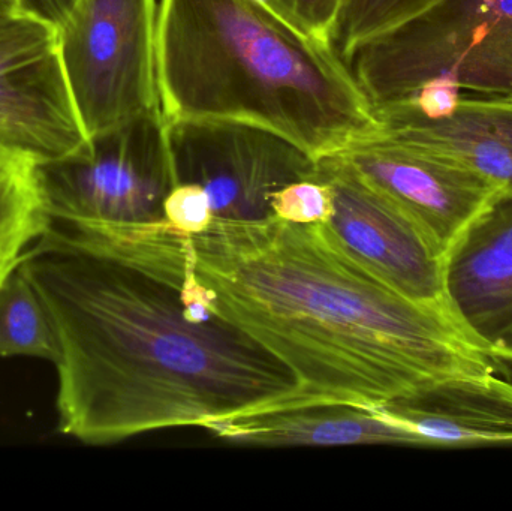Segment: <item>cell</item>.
<instances>
[{"label":"cell","mask_w":512,"mask_h":511,"mask_svg":"<svg viewBox=\"0 0 512 511\" xmlns=\"http://www.w3.org/2000/svg\"><path fill=\"white\" fill-rule=\"evenodd\" d=\"M62 345L59 431L90 446L306 407L295 375L222 318L194 324L180 291L56 225L21 254Z\"/></svg>","instance_id":"6da1fadb"},{"label":"cell","mask_w":512,"mask_h":511,"mask_svg":"<svg viewBox=\"0 0 512 511\" xmlns=\"http://www.w3.org/2000/svg\"><path fill=\"white\" fill-rule=\"evenodd\" d=\"M188 249L213 314L283 363L310 405L381 407L441 378L496 372L448 314L370 275L322 225L215 218Z\"/></svg>","instance_id":"7a4b0ae2"},{"label":"cell","mask_w":512,"mask_h":511,"mask_svg":"<svg viewBox=\"0 0 512 511\" xmlns=\"http://www.w3.org/2000/svg\"><path fill=\"white\" fill-rule=\"evenodd\" d=\"M165 120L231 119L276 131L316 159L376 137L345 60L256 0H159Z\"/></svg>","instance_id":"3957f363"},{"label":"cell","mask_w":512,"mask_h":511,"mask_svg":"<svg viewBox=\"0 0 512 511\" xmlns=\"http://www.w3.org/2000/svg\"><path fill=\"white\" fill-rule=\"evenodd\" d=\"M372 113L447 78L463 93L512 95V0H447L345 60Z\"/></svg>","instance_id":"277c9868"},{"label":"cell","mask_w":512,"mask_h":511,"mask_svg":"<svg viewBox=\"0 0 512 511\" xmlns=\"http://www.w3.org/2000/svg\"><path fill=\"white\" fill-rule=\"evenodd\" d=\"M51 221L72 227H126L165 221L176 186L162 111L87 138L65 158L39 164Z\"/></svg>","instance_id":"5b68a950"},{"label":"cell","mask_w":512,"mask_h":511,"mask_svg":"<svg viewBox=\"0 0 512 511\" xmlns=\"http://www.w3.org/2000/svg\"><path fill=\"white\" fill-rule=\"evenodd\" d=\"M159 0H77L57 27L60 60L87 138L161 111Z\"/></svg>","instance_id":"8992f818"},{"label":"cell","mask_w":512,"mask_h":511,"mask_svg":"<svg viewBox=\"0 0 512 511\" xmlns=\"http://www.w3.org/2000/svg\"><path fill=\"white\" fill-rule=\"evenodd\" d=\"M177 183L209 195L216 219L258 221L273 216L274 192L318 173V159L276 131L231 119L167 122Z\"/></svg>","instance_id":"52a82bcc"},{"label":"cell","mask_w":512,"mask_h":511,"mask_svg":"<svg viewBox=\"0 0 512 511\" xmlns=\"http://www.w3.org/2000/svg\"><path fill=\"white\" fill-rule=\"evenodd\" d=\"M86 141L57 27L21 9H0V146L47 162Z\"/></svg>","instance_id":"ba28073f"},{"label":"cell","mask_w":512,"mask_h":511,"mask_svg":"<svg viewBox=\"0 0 512 511\" xmlns=\"http://www.w3.org/2000/svg\"><path fill=\"white\" fill-rule=\"evenodd\" d=\"M318 165L333 189V215L322 225L327 236L406 299L447 314L444 257L417 224L340 156H322Z\"/></svg>","instance_id":"9c48e42d"},{"label":"cell","mask_w":512,"mask_h":511,"mask_svg":"<svg viewBox=\"0 0 512 511\" xmlns=\"http://www.w3.org/2000/svg\"><path fill=\"white\" fill-rule=\"evenodd\" d=\"M333 155L400 207L444 258L504 192L468 165L390 138L358 141Z\"/></svg>","instance_id":"30bf717a"},{"label":"cell","mask_w":512,"mask_h":511,"mask_svg":"<svg viewBox=\"0 0 512 511\" xmlns=\"http://www.w3.org/2000/svg\"><path fill=\"white\" fill-rule=\"evenodd\" d=\"M445 309L466 339L512 363V194L502 192L444 258Z\"/></svg>","instance_id":"8fae6325"},{"label":"cell","mask_w":512,"mask_h":511,"mask_svg":"<svg viewBox=\"0 0 512 511\" xmlns=\"http://www.w3.org/2000/svg\"><path fill=\"white\" fill-rule=\"evenodd\" d=\"M375 410L427 447L512 444V383L495 374L441 378Z\"/></svg>","instance_id":"7c38bea8"},{"label":"cell","mask_w":512,"mask_h":511,"mask_svg":"<svg viewBox=\"0 0 512 511\" xmlns=\"http://www.w3.org/2000/svg\"><path fill=\"white\" fill-rule=\"evenodd\" d=\"M376 137L438 153L489 177L512 194V95L462 93L447 116L409 114L376 117Z\"/></svg>","instance_id":"4fadbf2b"},{"label":"cell","mask_w":512,"mask_h":511,"mask_svg":"<svg viewBox=\"0 0 512 511\" xmlns=\"http://www.w3.org/2000/svg\"><path fill=\"white\" fill-rule=\"evenodd\" d=\"M207 431L239 446H348L396 444L427 447L405 426L382 416L375 408L355 405H306L258 416L210 423Z\"/></svg>","instance_id":"5bb4252c"},{"label":"cell","mask_w":512,"mask_h":511,"mask_svg":"<svg viewBox=\"0 0 512 511\" xmlns=\"http://www.w3.org/2000/svg\"><path fill=\"white\" fill-rule=\"evenodd\" d=\"M41 162L0 146V255L20 257L51 227L39 179Z\"/></svg>","instance_id":"9a60e30c"},{"label":"cell","mask_w":512,"mask_h":511,"mask_svg":"<svg viewBox=\"0 0 512 511\" xmlns=\"http://www.w3.org/2000/svg\"><path fill=\"white\" fill-rule=\"evenodd\" d=\"M18 263L0 281V357H39L57 366L62 360L59 333Z\"/></svg>","instance_id":"2e32d148"},{"label":"cell","mask_w":512,"mask_h":511,"mask_svg":"<svg viewBox=\"0 0 512 511\" xmlns=\"http://www.w3.org/2000/svg\"><path fill=\"white\" fill-rule=\"evenodd\" d=\"M447 0H342L331 45L343 60L355 48Z\"/></svg>","instance_id":"e0dca14e"},{"label":"cell","mask_w":512,"mask_h":511,"mask_svg":"<svg viewBox=\"0 0 512 511\" xmlns=\"http://www.w3.org/2000/svg\"><path fill=\"white\" fill-rule=\"evenodd\" d=\"M271 212L282 221L300 225H324L333 215V189L319 171L310 179L289 183L274 192Z\"/></svg>","instance_id":"ac0fdd59"},{"label":"cell","mask_w":512,"mask_h":511,"mask_svg":"<svg viewBox=\"0 0 512 511\" xmlns=\"http://www.w3.org/2000/svg\"><path fill=\"white\" fill-rule=\"evenodd\" d=\"M256 2L306 38L331 45V35H333L342 0H256Z\"/></svg>","instance_id":"d6986e66"},{"label":"cell","mask_w":512,"mask_h":511,"mask_svg":"<svg viewBox=\"0 0 512 511\" xmlns=\"http://www.w3.org/2000/svg\"><path fill=\"white\" fill-rule=\"evenodd\" d=\"M164 219L182 233H203L215 221L209 195L194 183H176L165 198Z\"/></svg>","instance_id":"ffe728a7"},{"label":"cell","mask_w":512,"mask_h":511,"mask_svg":"<svg viewBox=\"0 0 512 511\" xmlns=\"http://www.w3.org/2000/svg\"><path fill=\"white\" fill-rule=\"evenodd\" d=\"M77 0H18L21 11L36 15L59 27L71 12Z\"/></svg>","instance_id":"44dd1931"},{"label":"cell","mask_w":512,"mask_h":511,"mask_svg":"<svg viewBox=\"0 0 512 511\" xmlns=\"http://www.w3.org/2000/svg\"><path fill=\"white\" fill-rule=\"evenodd\" d=\"M20 257H5V255H0V281H2L3 276H5L12 267L17 266Z\"/></svg>","instance_id":"7402d4cb"},{"label":"cell","mask_w":512,"mask_h":511,"mask_svg":"<svg viewBox=\"0 0 512 511\" xmlns=\"http://www.w3.org/2000/svg\"><path fill=\"white\" fill-rule=\"evenodd\" d=\"M0 6H5V8L20 9L18 0H0Z\"/></svg>","instance_id":"603a6c76"},{"label":"cell","mask_w":512,"mask_h":511,"mask_svg":"<svg viewBox=\"0 0 512 511\" xmlns=\"http://www.w3.org/2000/svg\"><path fill=\"white\" fill-rule=\"evenodd\" d=\"M0 9H5V6H0ZM12 9V8H11Z\"/></svg>","instance_id":"cb8c5ba5"}]
</instances>
